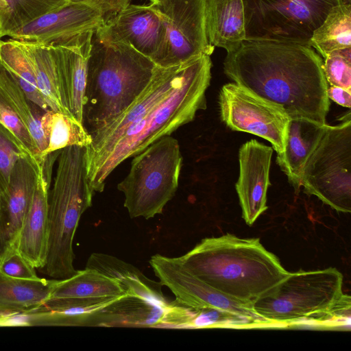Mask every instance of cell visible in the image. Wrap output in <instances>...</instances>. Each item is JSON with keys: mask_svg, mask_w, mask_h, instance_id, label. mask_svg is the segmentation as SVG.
<instances>
[{"mask_svg": "<svg viewBox=\"0 0 351 351\" xmlns=\"http://www.w3.org/2000/svg\"><path fill=\"white\" fill-rule=\"evenodd\" d=\"M0 123L19 141L29 155L38 160V152L28 130L1 95Z\"/></svg>", "mask_w": 351, "mask_h": 351, "instance_id": "d6a6232c", "label": "cell"}, {"mask_svg": "<svg viewBox=\"0 0 351 351\" xmlns=\"http://www.w3.org/2000/svg\"><path fill=\"white\" fill-rule=\"evenodd\" d=\"M95 35L104 42L132 47L158 66L166 54L165 25L160 14L151 3H130L107 17Z\"/></svg>", "mask_w": 351, "mask_h": 351, "instance_id": "7c38bea8", "label": "cell"}, {"mask_svg": "<svg viewBox=\"0 0 351 351\" xmlns=\"http://www.w3.org/2000/svg\"><path fill=\"white\" fill-rule=\"evenodd\" d=\"M222 121L232 130L248 132L270 142L283 151L289 117L278 106L254 95L236 83L223 85L219 93Z\"/></svg>", "mask_w": 351, "mask_h": 351, "instance_id": "8fae6325", "label": "cell"}, {"mask_svg": "<svg viewBox=\"0 0 351 351\" xmlns=\"http://www.w3.org/2000/svg\"><path fill=\"white\" fill-rule=\"evenodd\" d=\"M149 1L166 29V54L159 66H173L213 53L215 47L209 43L206 29V0Z\"/></svg>", "mask_w": 351, "mask_h": 351, "instance_id": "30bf717a", "label": "cell"}, {"mask_svg": "<svg viewBox=\"0 0 351 351\" xmlns=\"http://www.w3.org/2000/svg\"><path fill=\"white\" fill-rule=\"evenodd\" d=\"M41 167L42 164L31 156L19 158L6 190L0 195V263L16 251Z\"/></svg>", "mask_w": 351, "mask_h": 351, "instance_id": "2e32d148", "label": "cell"}, {"mask_svg": "<svg viewBox=\"0 0 351 351\" xmlns=\"http://www.w3.org/2000/svg\"><path fill=\"white\" fill-rule=\"evenodd\" d=\"M6 3L4 0H0V32L1 27V20L5 13Z\"/></svg>", "mask_w": 351, "mask_h": 351, "instance_id": "8d00e7d4", "label": "cell"}, {"mask_svg": "<svg viewBox=\"0 0 351 351\" xmlns=\"http://www.w3.org/2000/svg\"><path fill=\"white\" fill-rule=\"evenodd\" d=\"M98 7L105 14L106 19L119 12L130 3L131 0H82Z\"/></svg>", "mask_w": 351, "mask_h": 351, "instance_id": "e575fe53", "label": "cell"}, {"mask_svg": "<svg viewBox=\"0 0 351 351\" xmlns=\"http://www.w3.org/2000/svg\"><path fill=\"white\" fill-rule=\"evenodd\" d=\"M1 32H0V40H1Z\"/></svg>", "mask_w": 351, "mask_h": 351, "instance_id": "74e56055", "label": "cell"}, {"mask_svg": "<svg viewBox=\"0 0 351 351\" xmlns=\"http://www.w3.org/2000/svg\"><path fill=\"white\" fill-rule=\"evenodd\" d=\"M328 99L339 105L350 108L351 107V89H346L338 86H328L327 90Z\"/></svg>", "mask_w": 351, "mask_h": 351, "instance_id": "d590c367", "label": "cell"}, {"mask_svg": "<svg viewBox=\"0 0 351 351\" xmlns=\"http://www.w3.org/2000/svg\"><path fill=\"white\" fill-rule=\"evenodd\" d=\"M183 64L158 69L147 88L123 112L92 134L88 149V171L112 149L126 130L164 99L178 83Z\"/></svg>", "mask_w": 351, "mask_h": 351, "instance_id": "9a60e30c", "label": "cell"}, {"mask_svg": "<svg viewBox=\"0 0 351 351\" xmlns=\"http://www.w3.org/2000/svg\"><path fill=\"white\" fill-rule=\"evenodd\" d=\"M158 65L132 47L95 34L88 64L83 125L91 135L123 112L144 92Z\"/></svg>", "mask_w": 351, "mask_h": 351, "instance_id": "277c9868", "label": "cell"}, {"mask_svg": "<svg viewBox=\"0 0 351 351\" xmlns=\"http://www.w3.org/2000/svg\"><path fill=\"white\" fill-rule=\"evenodd\" d=\"M105 19L103 12L94 4L71 0L65 6L47 13L6 36L25 43L62 46L80 34L96 32Z\"/></svg>", "mask_w": 351, "mask_h": 351, "instance_id": "5bb4252c", "label": "cell"}, {"mask_svg": "<svg viewBox=\"0 0 351 351\" xmlns=\"http://www.w3.org/2000/svg\"><path fill=\"white\" fill-rule=\"evenodd\" d=\"M48 195V238L39 271L56 280L74 275L73 243L82 215L91 206L94 191L88 175V149L72 145L60 150Z\"/></svg>", "mask_w": 351, "mask_h": 351, "instance_id": "5b68a950", "label": "cell"}, {"mask_svg": "<svg viewBox=\"0 0 351 351\" xmlns=\"http://www.w3.org/2000/svg\"><path fill=\"white\" fill-rule=\"evenodd\" d=\"M0 271L7 276L16 278H38L36 268L17 251L10 254L0 263Z\"/></svg>", "mask_w": 351, "mask_h": 351, "instance_id": "836d02e7", "label": "cell"}, {"mask_svg": "<svg viewBox=\"0 0 351 351\" xmlns=\"http://www.w3.org/2000/svg\"><path fill=\"white\" fill-rule=\"evenodd\" d=\"M5 13L1 20V38L36 19L67 5L71 0H4Z\"/></svg>", "mask_w": 351, "mask_h": 351, "instance_id": "f546056e", "label": "cell"}, {"mask_svg": "<svg viewBox=\"0 0 351 351\" xmlns=\"http://www.w3.org/2000/svg\"><path fill=\"white\" fill-rule=\"evenodd\" d=\"M323 60V71L328 86L351 89V47L335 50Z\"/></svg>", "mask_w": 351, "mask_h": 351, "instance_id": "4dcf8cb0", "label": "cell"}, {"mask_svg": "<svg viewBox=\"0 0 351 351\" xmlns=\"http://www.w3.org/2000/svg\"><path fill=\"white\" fill-rule=\"evenodd\" d=\"M126 295L128 293L117 280L86 267L69 278L56 280L49 298L106 303Z\"/></svg>", "mask_w": 351, "mask_h": 351, "instance_id": "7402d4cb", "label": "cell"}, {"mask_svg": "<svg viewBox=\"0 0 351 351\" xmlns=\"http://www.w3.org/2000/svg\"><path fill=\"white\" fill-rule=\"evenodd\" d=\"M0 68H1V63H0Z\"/></svg>", "mask_w": 351, "mask_h": 351, "instance_id": "f35d334b", "label": "cell"}, {"mask_svg": "<svg viewBox=\"0 0 351 351\" xmlns=\"http://www.w3.org/2000/svg\"><path fill=\"white\" fill-rule=\"evenodd\" d=\"M273 148L255 139L244 143L239 152V176L235 187L242 217L252 226L267 209V192Z\"/></svg>", "mask_w": 351, "mask_h": 351, "instance_id": "ac0fdd59", "label": "cell"}, {"mask_svg": "<svg viewBox=\"0 0 351 351\" xmlns=\"http://www.w3.org/2000/svg\"><path fill=\"white\" fill-rule=\"evenodd\" d=\"M55 160L50 157L42 163L16 245V251L38 269L44 265L47 255L48 195L50 176Z\"/></svg>", "mask_w": 351, "mask_h": 351, "instance_id": "d6986e66", "label": "cell"}, {"mask_svg": "<svg viewBox=\"0 0 351 351\" xmlns=\"http://www.w3.org/2000/svg\"><path fill=\"white\" fill-rule=\"evenodd\" d=\"M149 263L160 285L168 287L176 301L182 305L194 310L222 309L249 318L263 327H274L252 307L228 298L190 273L178 257L156 254L151 257Z\"/></svg>", "mask_w": 351, "mask_h": 351, "instance_id": "4fadbf2b", "label": "cell"}, {"mask_svg": "<svg viewBox=\"0 0 351 351\" xmlns=\"http://www.w3.org/2000/svg\"><path fill=\"white\" fill-rule=\"evenodd\" d=\"M95 32L80 34L65 45L51 47L61 103L66 113L82 124L88 64Z\"/></svg>", "mask_w": 351, "mask_h": 351, "instance_id": "e0dca14e", "label": "cell"}, {"mask_svg": "<svg viewBox=\"0 0 351 351\" xmlns=\"http://www.w3.org/2000/svg\"><path fill=\"white\" fill-rule=\"evenodd\" d=\"M86 267L117 280L128 295L143 299L160 305H168L160 286L147 278L133 265L108 254L93 253Z\"/></svg>", "mask_w": 351, "mask_h": 351, "instance_id": "603a6c76", "label": "cell"}, {"mask_svg": "<svg viewBox=\"0 0 351 351\" xmlns=\"http://www.w3.org/2000/svg\"><path fill=\"white\" fill-rule=\"evenodd\" d=\"M304 192L339 213L351 211L350 114L337 125H325L301 176Z\"/></svg>", "mask_w": 351, "mask_h": 351, "instance_id": "ba28073f", "label": "cell"}, {"mask_svg": "<svg viewBox=\"0 0 351 351\" xmlns=\"http://www.w3.org/2000/svg\"><path fill=\"white\" fill-rule=\"evenodd\" d=\"M323 59L311 47L270 39H245L227 51L224 73L289 118L326 124L330 101Z\"/></svg>", "mask_w": 351, "mask_h": 351, "instance_id": "6da1fadb", "label": "cell"}, {"mask_svg": "<svg viewBox=\"0 0 351 351\" xmlns=\"http://www.w3.org/2000/svg\"><path fill=\"white\" fill-rule=\"evenodd\" d=\"M343 1L243 0L246 39L278 40L310 46L313 31L332 7Z\"/></svg>", "mask_w": 351, "mask_h": 351, "instance_id": "9c48e42d", "label": "cell"}, {"mask_svg": "<svg viewBox=\"0 0 351 351\" xmlns=\"http://www.w3.org/2000/svg\"><path fill=\"white\" fill-rule=\"evenodd\" d=\"M211 67L210 56L206 54L184 63L169 94L128 128L109 153L88 171L94 192L104 191L108 176L125 160L192 121L198 110L206 109Z\"/></svg>", "mask_w": 351, "mask_h": 351, "instance_id": "3957f363", "label": "cell"}, {"mask_svg": "<svg viewBox=\"0 0 351 351\" xmlns=\"http://www.w3.org/2000/svg\"><path fill=\"white\" fill-rule=\"evenodd\" d=\"M56 279H23L0 271V307L25 312L34 309L49 298Z\"/></svg>", "mask_w": 351, "mask_h": 351, "instance_id": "cb8c5ba5", "label": "cell"}, {"mask_svg": "<svg viewBox=\"0 0 351 351\" xmlns=\"http://www.w3.org/2000/svg\"><path fill=\"white\" fill-rule=\"evenodd\" d=\"M350 296L343 291V275L334 267L289 272L252 305L274 327L343 324L350 321Z\"/></svg>", "mask_w": 351, "mask_h": 351, "instance_id": "8992f818", "label": "cell"}, {"mask_svg": "<svg viewBox=\"0 0 351 351\" xmlns=\"http://www.w3.org/2000/svg\"><path fill=\"white\" fill-rule=\"evenodd\" d=\"M326 124L305 118H289L283 151L277 154L276 161L296 194L300 191L304 165L319 141Z\"/></svg>", "mask_w": 351, "mask_h": 351, "instance_id": "ffe728a7", "label": "cell"}, {"mask_svg": "<svg viewBox=\"0 0 351 351\" xmlns=\"http://www.w3.org/2000/svg\"><path fill=\"white\" fill-rule=\"evenodd\" d=\"M40 122L47 144L40 156L41 164L51 153L72 145L88 147L92 143L83 124L64 113L49 109L44 112Z\"/></svg>", "mask_w": 351, "mask_h": 351, "instance_id": "d4e9b609", "label": "cell"}, {"mask_svg": "<svg viewBox=\"0 0 351 351\" xmlns=\"http://www.w3.org/2000/svg\"><path fill=\"white\" fill-rule=\"evenodd\" d=\"M178 258L197 278L252 308L289 273L258 238H240L229 233L205 238Z\"/></svg>", "mask_w": 351, "mask_h": 351, "instance_id": "7a4b0ae2", "label": "cell"}, {"mask_svg": "<svg viewBox=\"0 0 351 351\" xmlns=\"http://www.w3.org/2000/svg\"><path fill=\"white\" fill-rule=\"evenodd\" d=\"M0 95L28 130L38 149L40 162V156L47 146L40 122L41 117L45 111L26 96L21 88L1 65L0 68Z\"/></svg>", "mask_w": 351, "mask_h": 351, "instance_id": "484cf974", "label": "cell"}, {"mask_svg": "<svg viewBox=\"0 0 351 351\" xmlns=\"http://www.w3.org/2000/svg\"><path fill=\"white\" fill-rule=\"evenodd\" d=\"M23 44L30 59L38 90L48 106L54 111L69 115L61 103L51 47L33 43Z\"/></svg>", "mask_w": 351, "mask_h": 351, "instance_id": "f1b7e54d", "label": "cell"}, {"mask_svg": "<svg viewBox=\"0 0 351 351\" xmlns=\"http://www.w3.org/2000/svg\"><path fill=\"white\" fill-rule=\"evenodd\" d=\"M206 29L209 43L229 51L246 39L243 0H206Z\"/></svg>", "mask_w": 351, "mask_h": 351, "instance_id": "44dd1931", "label": "cell"}, {"mask_svg": "<svg viewBox=\"0 0 351 351\" xmlns=\"http://www.w3.org/2000/svg\"><path fill=\"white\" fill-rule=\"evenodd\" d=\"M0 63L26 96L43 110H49L37 86L34 69L23 43L0 40Z\"/></svg>", "mask_w": 351, "mask_h": 351, "instance_id": "4316f807", "label": "cell"}, {"mask_svg": "<svg viewBox=\"0 0 351 351\" xmlns=\"http://www.w3.org/2000/svg\"><path fill=\"white\" fill-rule=\"evenodd\" d=\"M27 155L19 141L0 123V195L8 186L16 161Z\"/></svg>", "mask_w": 351, "mask_h": 351, "instance_id": "1f68e13d", "label": "cell"}, {"mask_svg": "<svg viewBox=\"0 0 351 351\" xmlns=\"http://www.w3.org/2000/svg\"><path fill=\"white\" fill-rule=\"evenodd\" d=\"M310 46L324 58L331 51L351 47V4L332 7L311 37Z\"/></svg>", "mask_w": 351, "mask_h": 351, "instance_id": "83f0119b", "label": "cell"}, {"mask_svg": "<svg viewBox=\"0 0 351 351\" xmlns=\"http://www.w3.org/2000/svg\"><path fill=\"white\" fill-rule=\"evenodd\" d=\"M182 156L176 138L168 135L134 156L117 189L131 218L146 219L162 213L178 187Z\"/></svg>", "mask_w": 351, "mask_h": 351, "instance_id": "52a82bcc", "label": "cell"}]
</instances>
